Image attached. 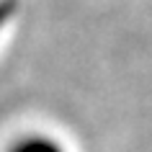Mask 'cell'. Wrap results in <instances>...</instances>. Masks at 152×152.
<instances>
[{
	"label": "cell",
	"instance_id": "1",
	"mask_svg": "<svg viewBox=\"0 0 152 152\" xmlns=\"http://www.w3.org/2000/svg\"><path fill=\"white\" fill-rule=\"evenodd\" d=\"M13 152H64L54 139H47V137H31V139H23Z\"/></svg>",
	"mask_w": 152,
	"mask_h": 152
},
{
	"label": "cell",
	"instance_id": "2",
	"mask_svg": "<svg viewBox=\"0 0 152 152\" xmlns=\"http://www.w3.org/2000/svg\"><path fill=\"white\" fill-rule=\"evenodd\" d=\"M13 16V0H0V28L10 21Z\"/></svg>",
	"mask_w": 152,
	"mask_h": 152
}]
</instances>
